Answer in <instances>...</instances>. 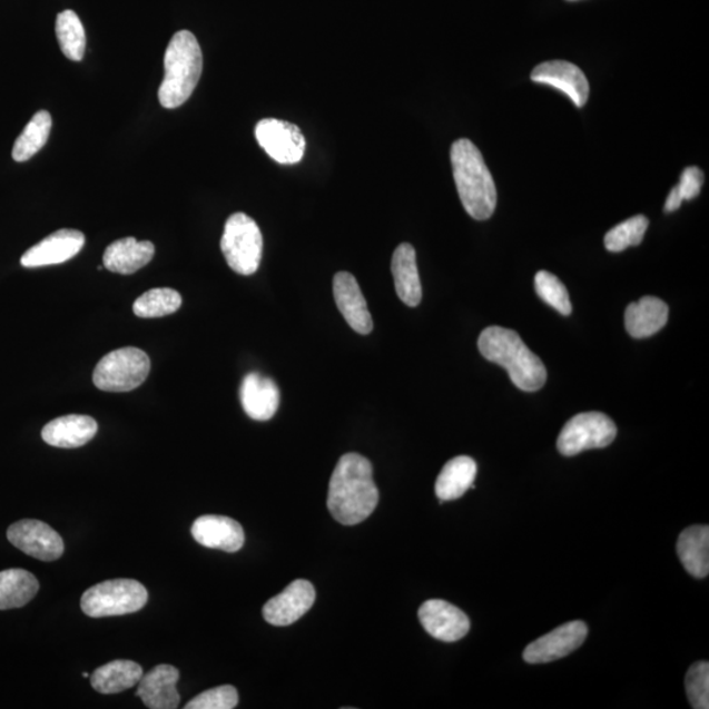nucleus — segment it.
I'll use <instances>...</instances> for the list:
<instances>
[{
  "label": "nucleus",
  "mask_w": 709,
  "mask_h": 709,
  "mask_svg": "<svg viewBox=\"0 0 709 709\" xmlns=\"http://www.w3.org/2000/svg\"><path fill=\"white\" fill-rule=\"evenodd\" d=\"M649 226V219L646 216H634L626 219L612 228L604 237V246L611 253L624 252L626 248L638 246L644 239L646 232Z\"/></svg>",
  "instance_id": "nucleus-31"
},
{
  "label": "nucleus",
  "mask_w": 709,
  "mask_h": 709,
  "mask_svg": "<svg viewBox=\"0 0 709 709\" xmlns=\"http://www.w3.org/2000/svg\"><path fill=\"white\" fill-rule=\"evenodd\" d=\"M148 354L136 347L112 351L93 371L92 382L100 391L121 393L140 386L150 374Z\"/></svg>",
  "instance_id": "nucleus-7"
},
{
  "label": "nucleus",
  "mask_w": 709,
  "mask_h": 709,
  "mask_svg": "<svg viewBox=\"0 0 709 709\" xmlns=\"http://www.w3.org/2000/svg\"><path fill=\"white\" fill-rule=\"evenodd\" d=\"M89 672H83V678H89Z\"/></svg>",
  "instance_id": "nucleus-37"
},
{
  "label": "nucleus",
  "mask_w": 709,
  "mask_h": 709,
  "mask_svg": "<svg viewBox=\"0 0 709 709\" xmlns=\"http://www.w3.org/2000/svg\"><path fill=\"white\" fill-rule=\"evenodd\" d=\"M221 250L234 273L248 276L258 272L263 237L257 223L245 214H234L225 224Z\"/></svg>",
  "instance_id": "nucleus-6"
},
{
  "label": "nucleus",
  "mask_w": 709,
  "mask_h": 709,
  "mask_svg": "<svg viewBox=\"0 0 709 709\" xmlns=\"http://www.w3.org/2000/svg\"><path fill=\"white\" fill-rule=\"evenodd\" d=\"M418 617L426 632L444 642L462 640L471 630L470 618L456 605L442 599H431L423 603Z\"/></svg>",
  "instance_id": "nucleus-12"
},
{
  "label": "nucleus",
  "mask_w": 709,
  "mask_h": 709,
  "mask_svg": "<svg viewBox=\"0 0 709 709\" xmlns=\"http://www.w3.org/2000/svg\"><path fill=\"white\" fill-rule=\"evenodd\" d=\"M531 79L533 82L552 86L564 92L579 108L587 105L590 86L579 66L567 61L540 63L533 69Z\"/></svg>",
  "instance_id": "nucleus-15"
},
{
  "label": "nucleus",
  "mask_w": 709,
  "mask_h": 709,
  "mask_svg": "<svg viewBox=\"0 0 709 709\" xmlns=\"http://www.w3.org/2000/svg\"><path fill=\"white\" fill-rule=\"evenodd\" d=\"M616 423L603 413L590 412L573 416L558 437L561 455L575 456L588 450L604 449L616 441Z\"/></svg>",
  "instance_id": "nucleus-8"
},
{
  "label": "nucleus",
  "mask_w": 709,
  "mask_h": 709,
  "mask_svg": "<svg viewBox=\"0 0 709 709\" xmlns=\"http://www.w3.org/2000/svg\"><path fill=\"white\" fill-rule=\"evenodd\" d=\"M316 602V590L309 581L292 582L279 595L263 607V617L275 627H287L296 623Z\"/></svg>",
  "instance_id": "nucleus-13"
},
{
  "label": "nucleus",
  "mask_w": 709,
  "mask_h": 709,
  "mask_svg": "<svg viewBox=\"0 0 709 709\" xmlns=\"http://www.w3.org/2000/svg\"><path fill=\"white\" fill-rule=\"evenodd\" d=\"M40 583L24 569L0 572V610L24 607L39 593Z\"/></svg>",
  "instance_id": "nucleus-27"
},
{
  "label": "nucleus",
  "mask_w": 709,
  "mask_h": 709,
  "mask_svg": "<svg viewBox=\"0 0 709 709\" xmlns=\"http://www.w3.org/2000/svg\"><path fill=\"white\" fill-rule=\"evenodd\" d=\"M588 633V626L583 621H570V623L555 628L543 638L531 642L524 649V661L535 664L561 660L579 649L587 640Z\"/></svg>",
  "instance_id": "nucleus-11"
},
{
  "label": "nucleus",
  "mask_w": 709,
  "mask_h": 709,
  "mask_svg": "<svg viewBox=\"0 0 709 709\" xmlns=\"http://www.w3.org/2000/svg\"><path fill=\"white\" fill-rule=\"evenodd\" d=\"M179 670L171 664H158L138 682L137 697L150 709H175L180 703L177 690Z\"/></svg>",
  "instance_id": "nucleus-19"
},
{
  "label": "nucleus",
  "mask_w": 709,
  "mask_h": 709,
  "mask_svg": "<svg viewBox=\"0 0 709 709\" xmlns=\"http://www.w3.org/2000/svg\"><path fill=\"white\" fill-rule=\"evenodd\" d=\"M50 130H52V116L47 111L36 114L23 134L14 141L12 149V158L17 163H27L46 146Z\"/></svg>",
  "instance_id": "nucleus-28"
},
{
  "label": "nucleus",
  "mask_w": 709,
  "mask_h": 709,
  "mask_svg": "<svg viewBox=\"0 0 709 709\" xmlns=\"http://www.w3.org/2000/svg\"><path fill=\"white\" fill-rule=\"evenodd\" d=\"M479 349L486 361L506 370L519 390L536 392L544 386L546 370L542 360L525 346L516 332L501 326L486 327L480 335Z\"/></svg>",
  "instance_id": "nucleus-2"
},
{
  "label": "nucleus",
  "mask_w": 709,
  "mask_h": 709,
  "mask_svg": "<svg viewBox=\"0 0 709 709\" xmlns=\"http://www.w3.org/2000/svg\"><path fill=\"white\" fill-rule=\"evenodd\" d=\"M677 552L687 572L697 579H706L709 573L708 525L686 529L678 539Z\"/></svg>",
  "instance_id": "nucleus-24"
},
{
  "label": "nucleus",
  "mask_w": 709,
  "mask_h": 709,
  "mask_svg": "<svg viewBox=\"0 0 709 709\" xmlns=\"http://www.w3.org/2000/svg\"><path fill=\"white\" fill-rule=\"evenodd\" d=\"M203 72V53L199 41L189 31L173 36L165 55V78L159 87L160 106L178 108L191 98Z\"/></svg>",
  "instance_id": "nucleus-4"
},
{
  "label": "nucleus",
  "mask_w": 709,
  "mask_h": 709,
  "mask_svg": "<svg viewBox=\"0 0 709 709\" xmlns=\"http://www.w3.org/2000/svg\"><path fill=\"white\" fill-rule=\"evenodd\" d=\"M86 243L85 234L75 229H61L43 238L29 248L21 257V266L27 268L61 265L75 258Z\"/></svg>",
  "instance_id": "nucleus-14"
},
{
  "label": "nucleus",
  "mask_w": 709,
  "mask_h": 709,
  "mask_svg": "<svg viewBox=\"0 0 709 709\" xmlns=\"http://www.w3.org/2000/svg\"><path fill=\"white\" fill-rule=\"evenodd\" d=\"M451 164L466 214L479 221L491 218L496 207V188L477 146L466 138L453 142Z\"/></svg>",
  "instance_id": "nucleus-3"
},
{
  "label": "nucleus",
  "mask_w": 709,
  "mask_h": 709,
  "mask_svg": "<svg viewBox=\"0 0 709 709\" xmlns=\"http://www.w3.org/2000/svg\"><path fill=\"white\" fill-rule=\"evenodd\" d=\"M56 33L62 53L71 61H82L86 52V32L75 11L66 10L58 13Z\"/></svg>",
  "instance_id": "nucleus-29"
},
{
  "label": "nucleus",
  "mask_w": 709,
  "mask_h": 709,
  "mask_svg": "<svg viewBox=\"0 0 709 709\" xmlns=\"http://www.w3.org/2000/svg\"><path fill=\"white\" fill-rule=\"evenodd\" d=\"M238 691L233 686H219L204 691L189 701L186 709H233L238 705Z\"/></svg>",
  "instance_id": "nucleus-34"
},
{
  "label": "nucleus",
  "mask_w": 709,
  "mask_h": 709,
  "mask_svg": "<svg viewBox=\"0 0 709 709\" xmlns=\"http://www.w3.org/2000/svg\"><path fill=\"white\" fill-rule=\"evenodd\" d=\"M333 291L336 306L353 331L362 335H368L374 331V319L354 275L347 272L336 274Z\"/></svg>",
  "instance_id": "nucleus-16"
},
{
  "label": "nucleus",
  "mask_w": 709,
  "mask_h": 709,
  "mask_svg": "<svg viewBox=\"0 0 709 709\" xmlns=\"http://www.w3.org/2000/svg\"><path fill=\"white\" fill-rule=\"evenodd\" d=\"M686 691L692 708H709V663H693L686 676Z\"/></svg>",
  "instance_id": "nucleus-33"
},
{
  "label": "nucleus",
  "mask_w": 709,
  "mask_h": 709,
  "mask_svg": "<svg viewBox=\"0 0 709 709\" xmlns=\"http://www.w3.org/2000/svg\"><path fill=\"white\" fill-rule=\"evenodd\" d=\"M477 474V464L473 459L459 456L450 460L439 474L435 492L437 499L444 501H455L463 496L473 485Z\"/></svg>",
  "instance_id": "nucleus-25"
},
{
  "label": "nucleus",
  "mask_w": 709,
  "mask_h": 709,
  "mask_svg": "<svg viewBox=\"0 0 709 709\" xmlns=\"http://www.w3.org/2000/svg\"><path fill=\"white\" fill-rule=\"evenodd\" d=\"M255 137L260 148L282 165H296L304 158L305 137L295 124L263 119L255 128Z\"/></svg>",
  "instance_id": "nucleus-9"
},
{
  "label": "nucleus",
  "mask_w": 709,
  "mask_h": 709,
  "mask_svg": "<svg viewBox=\"0 0 709 709\" xmlns=\"http://www.w3.org/2000/svg\"><path fill=\"white\" fill-rule=\"evenodd\" d=\"M569 2H574V0H569Z\"/></svg>",
  "instance_id": "nucleus-38"
},
{
  "label": "nucleus",
  "mask_w": 709,
  "mask_h": 709,
  "mask_svg": "<svg viewBox=\"0 0 709 709\" xmlns=\"http://www.w3.org/2000/svg\"><path fill=\"white\" fill-rule=\"evenodd\" d=\"M181 296L179 292L171 288H156L146 292L138 297L134 304V312L137 317L158 318L170 316L179 311Z\"/></svg>",
  "instance_id": "nucleus-30"
},
{
  "label": "nucleus",
  "mask_w": 709,
  "mask_h": 709,
  "mask_svg": "<svg viewBox=\"0 0 709 709\" xmlns=\"http://www.w3.org/2000/svg\"><path fill=\"white\" fill-rule=\"evenodd\" d=\"M7 538L18 550L41 561H56L65 551L62 538L50 525L35 519L10 525Z\"/></svg>",
  "instance_id": "nucleus-10"
},
{
  "label": "nucleus",
  "mask_w": 709,
  "mask_h": 709,
  "mask_svg": "<svg viewBox=\"0 0 709 709\" xmlns=\"http://www.w3.org/2000/svg\"><path fill=\"white\" fill-rule=\"evenodd\" d=\"M193 536L197 543L228 553L238 552L245 544L243 525L228 516L203 515L193 525Z\"/></svg>",
  "instance_id": "nucleus-17"
},
{
  "label": "nucleus",
  "mask_w": 709,
  "mask_h": 709,
  "mask_svg": "<svg viewBox=\"0 0 709 709\" xmlns=\"http://www.w3.org/2000/svg\"><path fill=\"white\" fill-rule=\"evenodd\" d=\"M378 491L374 467L360 453H346L336 464L328 485L327 508L336 522L355 525L374 513Z\"/></svg>",
  "instance_id": "nucleus-1"
},
{
  "label": "nucleus",
  "mask_w": 709,
  "mask_h": 709,
  "mask_svg": "<svg viewBox=\"0 0 709 709\" xmlns=\"http://www.w3.org/2000/svg\"><path fill=\"white\" fill-rule=\"evenodd\" d=\"M156 247L150 240H137L134 237L115 240L107 247L104 266L108 272L131 275L149 265L155 257Z\"/></svg>",
  "instance_id": "nucleus-21"
},
{
  "label": "nucleus",
  "mask_w": 709,
  "mask_h": 709,
  "mask_svg": "<svg viewBox=\"0 0 709 709\" xmlns=\"http://www.w3.org/2000/svg\"><path fill=\"white\" fill-rule=\"evenodd\" d=\"M683 203L681 194H679L677 186L671 189L667 203H664V211L667 214H671V211H676L681 208Z\"/></svg>",
  "instance_id": "nucleus-36"
},
{
  "label": "nucleus",
  "mask_w": 709,
  "mask_h": 709,
  "mask_svg": "<svg viewBox=\"0 0 709 709\" xmlns=\"http://www.w3.org/2000/svg\"><path fill=\"white\" fill-rule=\"evenodd\" d=\"M394 287L401 302L415 308L422 302V285L416 267V254L411 244H401L392 258Z\"/></svg>",
  "instance_id": "nucleus-23"
},
{
  "label": "nucleus",
  "mask_w": 709,
  "mask_h": 709,
  "mask_svg": "<svg viewBox=\"0 0 709 709\" xmlns=\"http://www.w3.org/2000/svg\"><path fill=\"white\" fill-rule=\"evenodd\" d=\"M240 404L254 421H269L280 405V391L273 378L252 372L239 390Z\"/></svg>",
  "instance_id": "nucleus-18"
},
{
  "label": "nucleus",
  "mask_w": 709,
  "mask_h": 709,
  "mask_svg": "<svg viewBox=\"0 0 709 709\" xmlns=\"http://www.w3.org/2000/svg\"><path fill=\"white\" fill-rule=\"evenodd\" d=\"M703 183L705 174L700 168L696 166L685 168L681 175V181H679L677 186L683 201L696 199L701 191V187H703Z\"/></svg>",
  "instance_id": "nucleus-35"
},
{
  "label": "nucleus",
  "mask_w": 709,
  "mask_h": 709,
  "mask_svg": "<svg viewBox=\"0 0 709 709\" xmlns=\"http://www.w3.org/2000/svg\"><path fill=\"white\" fill-rule=\"evenodd\" d=\"M624 318L627 332L632 338H649L668 324L669 306L660 298L646 296L628 305Z\"/></svg>",
  "instance_id": "nucleus-22"
},
{
  "label": "nucleus",
  "mask_w": 709,
  "mask_h": 709,
  "mask_svg": "<svg viewBox=\"0 0 709 709\" xmlns=\"http://www.w3.org/2000/svg\"><path fill=\"white\" fill-rule=\"evenodd\" d=\"M535 289L538 296L545 304L561 313L562 316H569L572 313V303H570L568 289L558 276L548 272L538 273L535 276Z\"/></svg>",
  "instance_id": "nucleus-32"
},
{
  "label": "nucleus",
  "mask_w": 709,
  "mask_h": 709,
  "mask_svg": "<svg viewBox=\"0 0 709 709\" xmlns=\"http://www.w3.org/2000/svg\"><path fill=\"white\" fill-rule=\"evenodd\" d=\"M148 598V591L138 581L111 580L87 590L80 607L93 619L121 617L142 610Z\"/></svg>",
  "instance_id": "nucleus-5"
},
{
  "label": "nucleus",
  "mask_w": 709,
  "mask_h": 709,
  "mask_svg": "<svg viewBox=\"0 0 709 709\" xmlns=\"http://www.w3.org/2000/svg\"><path fill=\"white\" fill-rule=\"evenodd\" d=\"M98 423L89 415H65L42 429L43 442L57 449H79L92 441Z\"/></svg>",
  "instance_id": "nucleus-20"
},
{
  "label": "nucleus",
  "mask_w": 709,
  "mask_h": 709,
  "mask_svg": "<svg viewBox=\"0 0 709 709\" xmlns=\"http://www.w3.org/2000/svg\"><path fill=\"white\" fill-rule=\"evenodd\" d=\"M144 676L140 664L128 660L108 662L93 671L91 685L105 696L120 693L138 685Z\"/></svg>",
  "instance_id": "nucleus-26"
}]
</instances>
